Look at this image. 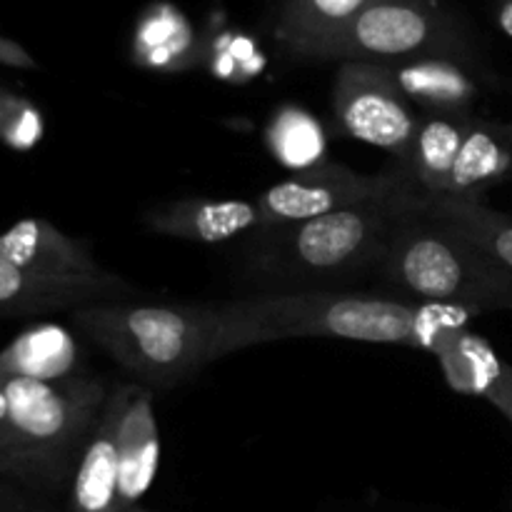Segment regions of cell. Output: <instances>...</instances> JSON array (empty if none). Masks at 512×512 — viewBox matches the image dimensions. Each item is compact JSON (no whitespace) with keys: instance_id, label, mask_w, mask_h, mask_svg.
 Instances as JSON below:
<instances>
[{"instance_id":"6da1fadb","label":"cell","mask_w":512,"mask_h":512,"mask_svg":"<svg viewBox=\"0 0 512 512\" xmlns=\"http://www.w3.org/2000/svg\"><path fill=\"white\" fill-rule=\"evenodd\" d=\"M210 310L213 360L285 338H343L433 353L450 328L470 320L465 310L353 290L255 293L210 303Z\"/></svg>"},{"instance_id":"7a4b0ae2","label":"cell","mask_w":512,"mask_h":512,"mask_svg":"<svg viewBox=\"0 0 512 512\" xmlns=\"http://www.w3.org/2000/svg\"><path fill=\"white\" fill-rule=\"evenodd\" d=\"M418 198L400 195L255 230L243 250L245 280L260 293H298L343 290L378 275L395 223Z\"/></svg>"},{"instance_id":"3957f363","label":"cell","mask_w":512,"mask_h":512,"mask_svg":"<svg viewBox=\"0 0 512 512\" xmlns=\"http://www.w3.org/2000/svg\"><path fill=\"white\" fill-rule=\"evenodd\" d=\"M378 278L398 298L465 310H512V275L480 245L423 208V195L390 233Z\"/></svg>"},{"instance_id":"277c9868","label":"cell","mask_w":512,"mask_h":512,"mask_svg":"<svg viewBox=\"0 0 512 512\" xmlns=\"http://www.w3.org/2000/svg\"><path fill=\"white\" fill-rule=\"evenodd\" d=\"M10 420L0 440V473L30 490H60L73 480L110 390L93 375L58 383L0 380Z\"/></svg>"},{"instance_id":"5b68a950","label":"cell","mask_w":512,"mask_h":512,"mask_svg":"<svg viewBox=\"0 0 512 512\" xmlns=\"http://www.w3.org/2000/svg\"><path fill=\"white\" fill-rule=\"evenodd\" d=\"M73 323L145 388L168 390L213 363L210 303H90Z\"/></svg>"},{"instance_id":"8992f818","label":"cell","mask_w":512,"mask_h":512,"mask_svg":"<svg viewBox=\"0 0 512 512\" xmlns=\"http://www.w3.org/2000/svg\"><path fill=\"white\" fill-rule=\"evenodd\" d=\"M425 55L470 58L458 18L438 0H378L310 58L388 65Z\"/></svg>"},{"instance_id":"52a82bcc","label":"cell","mask_w":512,"mask_h":512,"mask_svg":"<svg viewBox=\"0 0 512 512\" xmlns=\"http://www.w3.org/2000/svg\"><path fill=\"white\" fill-rule=\"evenodd\" d=\"M413 193H420V190L415 188V183L400 165L378 175H365L355 173L345 165L323 163L263 190L260 195H255V203L263 213L265 228H268V225L298 223V220L355 208V205L378 203V200Z\"/></svg>"},{"instance_id":"ba28073f","label":"cell","mask_w":512,"mask_h":512,"mask_svg":"<svg viewBox=\"0 0 512 512\" xmlns=\"http://www.w3.org/2000/svg\"><path fill=\"white\" fill-rule=\"evenodd\" d=\"M333 118L340 133L388 150L395 165L408 158L420 115L383 65L340 63L333 85Z\"/></svg>"},{"instance_id":"9c48e42d","label":"cell","mask_w":512,"mask_h":512,"mask_svg":"<svg viewBox=\"0 0 512 512\" xmlns=\"http://www.w3.org/2000/svg\"><path fill=\"white\" fill-rule=\"evenodd\" d=\"M128 295H133V288L113 273L95 278H50L0 258V318L75 310L80 305L125 300Z\"/></svg>"},{"instance_id":"30bf717a","label":"cell","mask_w":512,"mask_h":512,"mask_svg":"<svg viewBox=\"0 0 512 512\" xmlns=\"http://www.w3.org/2000/svg\"><path fill=\"white\" fill-rule=\"evenodd\" d=\"M400 93L423 113H473L483 95V78L473 58L425 55L383 65Z\"/></svg>"},{"instance_id":"8fae6325","label":"cell","mask_w":512,"mask_h":512,"mask_svg":"<svg viewBox=\"0 0 512 512\" xmlns=\"http://www.w3.org/2000/svg\"><path fill=\"white\" fill-rule=\"evenodd\" d=\"M133 385L120 383L110 390L70 480V512H123L118 498V430Z\"/></svg>"},{"instance_id":"7c38bea8","label":"cell","mask_w":512,"mask_h":512,"mask_svg":"<svg viewBox=\"0 0 512 512\" xmlns=\"http://www.w3.org/2000/svg\"><path fill=\"white\" fill-rule=\"evenodd\" d=\"M145 225L168 238L225 243L265 228V218L255 198H183L150 208Z\"/></svg>"},{"instance_id":"4fadbf2b","label":"cell","mask_w":512,"mask_h":512,"mask_svg":"<svg viewBox=\"0 0 512 512\" xmlns=\"http://www.w3.org/2000/svg\"><path fill=\"white\" fill-rule=\"evenodd\" d=\"M118 498L120 510L138 508L153 485L160 465V433L155 418L153 390L135 383L118 430Z\"/></svg>"},{"instance_id":"5bb4252c","label":"cell","mask_w":512,"mask_h":512,"mask_svg":"<svg viewBox=\"0 0 512 512\" xmlns=\"http://www.w3.org/2000/svg\"><path fill=\"white\" fill-rule=\"evenodd\" d=\"M0 258L50 278H95L105 273L78 240L40 218H23L0 233Z\"/></svg>"},{"instance_id":"9a60e30c","label":"cell","mask_w":512,"mask_h":512,"mask_svg":"<svg viewBox=\"0 0 512 512\" xmlns=\"http://www.w3.org/2000/svg\"><path fill=\"white\" fill-rule=\"evenodd\" d=\"M85 355L75 335L55 323H40L15 335L0 350V380H58L83 378Z\"/></svg>"},{"instance_id":"2e32d148","label":"cell","mask_w":512,"mask_h":512,"mask_svg":"<svg viewBox=\"0 0 512 512\" xmlns=\"http://www.w3.org/2000/svg\"><path fill=\"white\" fill-rule=\"evenodd\" d=\"M133 60L153 73H185L203 63L205 38L170 3H153L143 10L133 30Z\"/></svg>"},{"instance_id":"e0dca14e","label":"cell","mask_w":512,"mask_h":512,"mask_svg":"<svg viewBox=\"0 0 512 512\" xmlns=\"http://www.w3.org/2000/svg\"><path fill=\"white\" fill-rule=\"evenodd\" d=\"M512 178V123L475 115L455 158L445 193L448 198L480 200L495 185Z\"/></svg>"},{"instance_id":"ac0fdd59","label":"cell","mask_w":512,"mask_h":512,"mask_svg":"<svg viewBox=\"0 0 512 512\" xmlns=\"http://www.w3.org/2000/svg\"><path fill=\"white\" fill-rule=\"evenodd\" d=\"M475 113H423L410 143L408 158L400 168L408 173L425 198L445 193L455 158L460 153Z\"/></svg>"},{"instance_id":"d6986e66","label":"cell","mask_w":512,"mask_h":512,"mask_svg":"<svg viewBox=\"0 0 512 512\" xmlns=\"http://www.w3.org/2000/svg\"><path fill=\"white\" fill-rule=\"evenodd\" d=\"M378 0H275L273 33L290 55L310 58Z\"/></svg>"},{"instance_id":"ffe728a7","label":"cell","mask_w":512,"mask_h":512,"mask_svg":"<svg viewBox=\"0 0 512 512\" xmlns=\"http://www.w3.org/2000/svg\"><path fill=\"white\" fill-rule=\"evenodd\" d=\"M433 355L438 358L450 388L483 400L488 398V393L495 388L505 365H508L495 355L488 340L470 333L468 325L450 328L438 343V348L433 350Z\"/></svg>"},{"instance_id":"44dd1931","label":"cell","mask_w":512,"mask_h":512,"mask_svg":"<svg viewBox=\"0 0 512 512\" xmlns=\"http://www.w3.org/2000/svg\"><path fill=\"white\" fill-rule=\"evenodd\" d=\"M423 208L480 245L512 275V215L488 208L483 200H460L448 195H423Z\"/></svg>"},{"instance_id":"7402d4cb","label":"cell","mask_w":512,"mask_h":512,"mask_svg":"<svg viewBox=\"0 0 512 512\" xmlns=\"http://www.w3.org/2000/svg\"><path fill=\"white\" fill-rule=\"evenodd\" d=\"M265 143L275 160L295 173L323 165L328 153V138L320 120L293 103H285L275 110L265 128Z\"/></svg>"},{"instance_id":"603a6c76","label":"cell","mask_w":512,"mask_h":512,"mask_svg":"<svg viewBox=\"0 0 512 512\" xmlns=\"http://www.w3.org/2000/svg\"><path fill=\"white\" fill-rule=\"evenodd\" d=\"M210 73L228 83H245L263 70V55L258 45L243 33H223L205 40V58Z\"/></svg>"},{"instance_id":"cb8c5ba5","label":"cell","mask_w":512,"mask_h":512,"mask_svg":"<svg viewBox=\"0 0 512 512\" xmlns=\"http://www.w3.org/2000/svg\"><path fill=\"white\" fill-rule=\"evenodd\" d=\"M43 138V115L28 98L8 93L3 110V133L0 143L13 150H30Z\"/></svg>"},{"instance_id":"d4e9b609","label":"cell","mask_w":512,"mask_h":512,"mask_svg":"<svg viewBox=\"0 0 512 512\" xmlns=\"http://www.w3.org/2000/svg\"><path fill=\"white\" fill-rule=\"evenodd\" d=\"M485 400H488L490 405H495V408L512 423V365H505L503 375H500V380L495 383V388L490 390Z\"/></svg>"},{"instance_id":"484cf974","label":"cell","mask_w":512,"mask_h":512,"mask_svg":"<svg viewBox=\"0 0 512 512\" xmlns=\"http://www.w3.org/2000/svg\"><path fill=\"white\" fill-rule=\"evenodd\" d=\"M0 63L15 65V68H35V63L30 60V55L5 38H0Z\"/></svg>"},{"instance_id":"4316f807","label":"cell","mask_w":512,"mask_h":512,"mask_svg":"<svg viewBox=\"0 0 512 512\" xmlns=\"http://www.w3.org/2000/svg\"><path fill=\"white\" fill-rule=\"evenodd\" d=\"M495 23L512 40V0H498L495 3Z\"/></svg>"},{"instance_id":"83f0119b","label":"cell","mask_w":512,"mask_h":512,"mask_svg":"<svg viewBox=\"0 0 512 512\" xmlns=\"http://www.w3.org/2000/svg\"><path fill=\"white\" fill-rule=\"evenodd\" d=\"M8 420H10V400H8V393H5L3 383H0V440H3L5 428H8Z\"/></svg>"},{"instance_id":"f1b7e54d","label":"cell","mask_w":512,"mask_h":512,"mask_svg":"<svg viewBox=\"0 0 512 512\" xmlns=\"http://www.w3.org/2000/svg\"><path fill=\"white\" fill-rule=\"evenodd\" d=\"M5 512H33V510H20V508H8Z\"/></svg>"},{"instance_id":"f546056e","label":"cell","mask_w":512,"mask_h":512,"mask_svg":"<svg viewBox=\"0 0 512 512\" xmlns=\"http://www.w3.org/2000/svg\"><path fill=\"white\" fill-rule=\"evenodd\" d=\"M3 98H5V93H3V90H0V103H3Z\"/></svg>"},{"instance_id":"4dcf8cb0","label":"cell","mask_w":512,"mask_h":512,"mask_svg":"<svg viewBox=\"0 0 512 512\" xmlns=\"http://www.w3.org/2000/svg\"><path fill=\"white\" fill-rule=\"evenodd\" d=\"M128 512H145V510H140V508H133V510H128Z\"/></svg>"}]
</instances>
